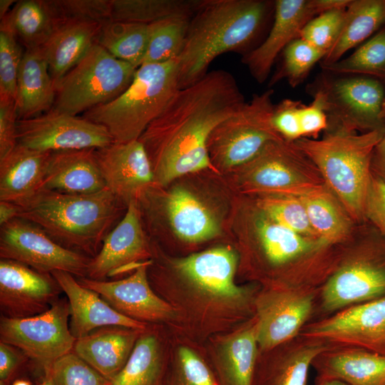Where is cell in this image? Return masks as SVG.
Masks as SVG:
<instances>
[{
  "mask_svg": "<svg viewBox=\"0 0 385 385\" xmlns=\"http://www.w3.org/2000/svg\"><path fill=\"white\" fill-rule=\"evenodd\" d=\"M245 103L235 78L225 70L210 71L178 89L139 138L155 185L163 188L184 175L215 168L207 150L209 138Z\"/></svg>",
  "mask_w": 385,
  "mask_h": 385,
  "instance_id": "cell-1",
  "label": "cell"
},
{
  "mask_svg": "<svg viewBox=\"0 0 385 385\" xmlns=\"http://www.w3.org/2000/svg\"><path fill=\"white\" fill-rule=\"evenodd\" d=\"M274 6V2L264 0H202L177 58L178 88L202 78L221 54L249 47Z\"/></svg>",
  "mask_w": 385,
  "mask_h": 385,
  "instance_id": "cell-2",
  "label": "cell"
},
{
  "mask_svg": "<svg viewBox=\"0 0 385 385\" xmlns=\"http://www.w3.org/2000/svg\"><path fill=\"white\" fill-rule=\"evenodd\" d=\"M17 205V217L34 223L62 247L91 258L128 208L106 188L88 195L40 189Z\"/></svg>",
  "mask_w": 385,
  "mask_h": 385,
  "instance_id": "cell-3",
  "label": "cell"
},
{
  "mask_svg": "<svg viewBox=\"0 0 385 385\" xmlns=\"http://www.w3.org/2000/svg\"><path fill=\"white\" fill-rule=\"evenodd\" d=\"M242 233L262 264L276 276V288L319 289L336 268L343 245L299 235L274 221L252 200Z\"/></svg>",
  "mask_w": 385,
  "mask_h": 385,
  "instance_id": "cell-4",
  "label": "cell"
},
{
  "mask_svg": "<svg viewBox=\"0 0 385 385\" xmlns=\"http://www.w3.org/2000/svg\"><path fill=\"white\" fill-rule=\"evenodd\" d=\"M384 134L385 128L361 134L335 129L327 130L320 139L301 138L294 141L317 167L325 185L354 222L365 219L371 158Z\"/></svg>",
  "mask_w": 385,
  "mask_h": 385,
  "instance_id": "cell-5",
  "label": "cell"
},
{
  "mask_svg": "<svg viewBox=\"0 0 385 385\" xmlns=\"http://www.w3.org/2000/svg\"><path fill=\"white\" fill-rule=\"evenodd\" d=\"M178 72L177 59L142 64L123 93L86 111L83 118L104 126L114 142L139 140L179 89Z\"/></svg>",
  "mask_w": 385,
  "mask_h": 385,
  "instance_id": "cell-6",
  "label": "cell"
},
{
  "mask_svg": "<svg viewBox=\"0 0 385 385\" xmlns=\"http://www.w3.org/2000/svg\"><path fill=\"white\" fill-rule=\"evenodd\" d=\"M136 70L96 43L55 85L52 108L76 115L107 103L128 88Z\"/></svg>",
  "mask_w": 385,
  "mask_h": 385,
  "instance_id": "cell-7",
  "label": "cell"
},
{
  "mask_svg": "<svg viewBox=\"0 0 385 385\" xmlns=\"http://www.w3.org/2000/svg\"><path fill=\"white\" fill-rule=\"evenodd\" d=\"M273 90L254 94L237 111L222 121L207 142L215 168L237 170L255 158L268 144L284 140L272 124Z\"/></svg>",
  "mask_w": 385,
  "mask_h": 385,
  "instance_id": "cell-8",
  "label": "cell"
},
{
  "mask_svg": "<svg viewBox=\"0 0 385 385\" xmlns=\"http://www.w3.org/2000/svg\"><path fill=\"white\" fill-rule=\"evenodd\" d=\"M353 237L344 245L336 268L319 289L320 307L325 312L385 296V245L354 241Z\"/></svg>",
  "mask_w": 385,
  "mask_h": 385,
  "instance_id": "cell-9",
  "label": "cell"
},
{
  "mask_svg": "<svg viewBox=\"0 0 385 385\" xmlns=\"http://www.w3.org/2000/svg\"><path fill=\"white\" fill-rule=\"evenodd\" d=\"M240 190L253 197H299L325 185L314 164L294 145L280 140L268 144L255 158L235 170Z\"/></svg>",
  "mask_w": 385,
  "mask_h": 385,
  "instance_id": "cell-10",
  "label": "cell"
},
{
  "mask_svg": "<svg viewBox=\"0 0 385 385\" xmlns=\"http://www.w3.org/2000/svg\"><path fill=\"white\" fill-rule=\"evenodd\" d=\"M314 88L313 94L320 99L328 118L327 130L365 133L385 128L381 117L385 99L382 81L358 75L332 79L324 76Z\"/></svg>",
  "mask_w": 385,
  "mask_h": 385,
  "instance_id": "cell-11",
  "label": "cell"
},
{
  "mask_svg": "<svg viewBox=\"0 0 385 385\" xmlns=\"http://www.w3.org/2000/svg\"><path fill=\"white\" fill-rule=\"evenodd\" d=\"M68 299L59 298L46 312L30 317H0V342L14 346L39 366L44 376L52 364L73 350Z\"/></svg>",
  "mask_w": 385,
  "mask_h": 385,
  "instance_id": "cell-12",
  "label": "cell"
},
{
  "mask_svg": "<svg viewBox=\"0 0 385 385\" xmlns=\"http://www.w3.org/2000/svg\"><path fill=\"white\" fill-rule=\"evenodd\" d=\"M0 257L41 272L64 271L76 278L86 277L91 260L62 247L36 225L20 217L0 227Z\"/></svg>",
  "mask_w": 385,
  "mask_h": 385,
  "instance_id": "cell-13",
  "label": "cell"
},
{
  "mask_svg": "<svg viewBox=\"0 0 385 385\" xmlns=\"http://www.w3.org/2000/svg\"><path fill=\"white\" fill-rule=\"evenodd\" d=\"M138 205L143 220H165L172 231L185 242H205L220 233L213 212L185 187H173L164 192L155 185Z\"/></svg>",
  "mask_w": 385,
  "mask_h": 385,
  "instance_id": "cell-14",
  "label": "cell"
},
{
  "mask_svg": "<svg viewBox=\"0 0 385 385\" xmlns=\"http://www.w3.org/2000/svg\"><path fill=\"white\" fill-rule=\"evenodd\" d=\"M18 143L41 152L101 148L113 139L103 125L53 108L40 115L19 119Z\"/></svg>",
  "mask_w": 385,
  "mask_h": 385,
  "instance_id": "cell-15",
  "label": "cell"
},
{
  "mask_svg": "<svg viewBox=\"0 0 385 385\" xmlns=\"http://www.w3.org/2000/svg\"><path fill=\"white\" fill-rule=\"evenodd\" d=\"M301 334L332 347H354L385 355V296L306 324Z\"/></svg>",
  "mask_w": 385,
  "mask_h": 385,
  "instance_id": "cell-16",
  "label": "cell"
},
{
  "mask_svg": "<svg viewBox=\"0 0 385 385\" xmlns=\"http://www.w3.org/2000/svg\"><path fill=\"white\" fill-rule=\"evenodd\" d=\"M319 289L272 287L257 299L255 332L262 351L273 349L300 334L313 314Z\"/></svg>",
  "mask_w": 385,
  "mask_h": 385,
  "instance_id": "cell-17",
  "label": "cell"
},
{
  "mask_svg": "<svg viewBox=\"0 0 385 385\" xmlns=\"http://www.w3.org/2000/svg\"><path fill=\"white\" fill-rule=\"evenodd\" d=\"M63 292L51 273L38 272L21 262L0 260L1 314L23 319L41 314Z\"/></svg>",
  "mask_w": 385,
  "mask_h": 385,
  "instance_id": "cell-18",
  "label": "cell"
},
{
  "mask_svg": "<svg viewBox=\"0 0 385 385\" xmlns=\"http://www.w3.org/2000/svg\"><path fill=\"white\" fill-rule=\"evenodd\" d=\"M152 257L138 202H130L122 220L105 237L99 252L91 258L86 277L106 280L135 270Z\"/></svg>",
  "mask_w": 385,
  "mask_h": 385,
  "instance_id": "cell-19",
  "label": "cell"
},
{
  "mask_svg": "<svg viewBox=\"0 0 385 385\" xmlns=\"http://www.w3.org/2000/svg\"><path fill=\"white\" fill-rule=\"evenodd\" d=\"M152 261H145L131 274L120 279H76L123 315L145 324L165 322L173 317L174 309L150 286L148 270Z\"/></svg>",
  "mask_w": 385,
  "mask_h": 385,
  "instance_id": "cell-20",
  "label": "cell"
},
{
  "mask_svg": "<svg viewBox=\"0 0 385 385\" xmlns=\"http://www.w3.org/2000/svg\"><path fill=\"white\" fill-rule=\"evenodd\" d=\"M98 167L108 188L125 206L138 202L155 185L152 167L139 140L113 142L95 149Z\"/></svg>",
  "mask_w": 385,
  "mask_h": 385,
  "instance_id": "cell-21",
  "label": "cell"
},
{
  "mask_svg": "<svg viewBox=\"0 0 385 385\" xmlns=\"http://www.w3.org/2000/svg\"><path fill=\"white\" fill-rule=\"evenodd\" d=\"M238 262L230 247L211 248L171 261L172 266L187 282L207 296L226 302H244L247 291L235 282Z\"/></svg>",
  "mask_w": 385,
  "mask_h": 385,
  "instance_id": "cell-22",
  "label": "cell"
},
{
  "mask_svg": "<svg viewBox=\"0 0 385 385\" xmlns=\"http://www.w3.org/2000/svg\"><path fill=\"white\" fill-rule=\"evenodd\" d=\"M274 2V21L267 36L242 59L260 83L269 76L279 53L299 38L300 31L307 22L319 15L314 0H277Z\"/></svg>",
  "mask_w": 385,
  "mask_h": 385,
  "instance_id": "cell-23",
  "label": "cell"
},
{
  "mask_svg": "<svg viewBox=\"0 0 385 385\" xmlns=\"http://www.w3.org/2000/svg\"><path fill=\"white\" fill-rule=\"evenodd\" d=\"M52 275L66 295L70 307L69 328L76 339L106 326L145 330L148 324L129 318L114 309L95 291L80 284L73 274L54 271Z\"/></svg>",
  "mask_w": 385,
  "mask_h": 385,
  "instance_id": "cell-24",
  "label": "cell"
},
{
  "mask_svg": "<svg viewBox=\"0 0 385 385\" xmlns=\"http://www.w3.org/2000/svg\"><path fill=\"white\" fill-rule=\"evenodd\" d=\"M106 188L95 148H87L51 152L40 189L88 195Z\"/></svg>",
  "mask_w": 385,
  "mask_h": 385,
  "instance_id": "cell-25",
  "label": "cell"
},
{
  "mask_svg": "<svg viewBox=\"0 0 385 385\" xmlns=\"http://www.w3.org/2000/svg\"><path fill=\"white\" fill-rule=\"evenodd\" d=\"M143 331L115 325L103 327L76 339L72 351L111 381L126 364Z\"/></svg>",
  "mask_w": 385,
  "mask_h": 385,
  "instance_id": "cell-26",
  "label": "cell"
},
{
  "mask_svg": "<svg viewBox=\"0 0 385 385\" xmlns=\"http://www.w3.org/2000/svg\"><path fill=\"white\" fill-rule=\"evenodd\" d=\"M312 366L317 377L341 380L350 385H385V355L354 347H332Z\"/></svg>",
  "mask_w": 385,
  "mask_h": 385,
  "instance_id": "cell-27",
  "label": "cell"
},
{
  "mask_svg": "<svg viewBox=\"0 0 385 385\" xmlns=\"http://www.w3.org/2000/svg\"><path fill=\"white\" fill-rule=\"evenodd\" d=\"M102 26L93 21H64L40 48L54 86L97 43Z\"/></svg>",
  "mask_w": 385,
  "mask_h": 385,
  "instance_id": "cell-28",
  "label": "cell"
},
{
  "mask_svg": "<svg viewBox=\"0 0 385 385\" xmlns=\"http://www.w3.org/2000/svg\"><path fill=\"white\" fill-rule=\"evenodd\" d=\"M63 21L56 0H21L1 19L0 31L26 49L40 48Z\"/></svg>",
  "mask_w": 385,
  "mask_h": 385,
  "instance_id": "cell-29",
  "label": "cell"
},
{
  "mask_svg": "<svg viewBox=\"0 0 385 385\" xmlns=\"http://www.w3.org/2000/svg\"><path fill=\"white\" fill-rule=\"evenodd\" d=\"M51 152L17 144L0 159V200L19 204L41 188Z\"/></svg>",
  "mask_w": 385,
  "mask_h": 385,
  "instance_id": "cell-30",
  "label": "cell"
},
{
  "mask_svg": "<svg viewBox=\"0 0 385 385\" xmlns=\"http://www.w3.org/2000/svg\"><path fill=\"white\" fill-rule=\"evenodd\" d=\"M284 344V354L270 366H255L252 385H307L314 359L332 347L322 340L301 334Z\"/></svg>",
  "mask_w": 385,
  "mask_h": 385,
  "instance_id": "cell-31",
  "label": "cell"
},
{
  "mask_svg": "<svg viewBox=\"0 0 385 385\" xmlns=\"http://www.w3.org/2000/svg\"><path fill=\"white\" fill-rule=\"evenodd\" d=\"M56 90L40 48L26 49L20 64L16 106L19 119L36 117L54 105Z\"/></svg>",
  "mask_w": 385,
  "mask_h": 385,
  "instance_id": "cell-32",
  "label": "cell"
},
{
  "mask_svg": "<svg viewBox=\"0 0 385 385\" xmlns=\"http://www.w3.org/2000/svg\"><path fill=\"white\" fill-rule=\"evenodd\" d=\"M305 207L312 228L319 238L333 245H342L354 236V220L325 185L298 197Z\"/></svg>",
  "mask_w": 385,
  "mask_h": 385,
  "instance_id": "cell-33",
  "label": "cell"
},
{
  "mask_svg": "<svg viewBox=\"0 0 385 385\" xmlns=\"http://www.w3.org/2000/svg\"><path fill=\"white\" fill-rule=\"evenodd\" d=\"M385 25V0H351L336 41L321 61L332 64Z\"/></svg>",
  "mask_w": 385,
  "mask_h": 385,
  "instance_id": "cell-34",
  "label": "cell"
},
{
  "mask_svg": "<svg viewBox=\"0 0 385 385\" xmlns=\"http://www.w3.org/2000/svg\"><path fill=\"white\" fill-rule=\"evenodd\" d=\"M167 376L160 338L148 327L136 341L126 364L109 385H165Z\"/></svg>",
  "mask_w": 385,
  "mask_h": 385,
  "instance_id": "cell-35",
  "label": "cell"
},
{
  "mask_svg": "<svg viewBox=\"0 0 385 385\" xmlns=\"http://www.w3.org/2000/svg\"><path fill=\"white\" fill-rule=\"evenodd\" d=\"M255 322L230 338L222 346L218 361L221 385H252L257 361Z\"/></svg>",
  "mask_w": 385,
  "mask_h": 385,
  "instance_id": "cell-36",
  "label": "cell"
},
{
  "mask_svg": "<svg viewBox=\"0 0 385 385\" xmlns=\"http://www.w3.org/2000/svg\"><path fill=\"white\" fill-rule=\"evenodd\" d=\"M112 21L143 24L173 17L191 18L202 0H111Z\"/></svg>",
  "mask_w": 385,
  "mask_h": 385,
  "instance_id": "cell-37",
  "label": "cell"
},
{
  "mask_svg": "<svg viewBox=\"0 0 385 385\" xmlns=\"http://www.w3.org/2000/svg\"><path fill=\"white\" fill-rule=\"evenodd\" d=\"M149 25L111 21L102 26L97 43L118 59L138 68L148 43Z\"/></svg>",
  "mask_w": 385,
  "mask_h": 385,
  "instance_id": "cell-38",
  "label": "cell"
},
{
  "mask_svg": "<svg viewBox=\"0 0 385 385\" xmlns=\"http://www.w3.org/2000/svg\"><path fill=\"white\" fill-rule=\"evenodd\" d=\"M322 68L334 74L369 76L385 83V27L348 57Z\"/></svg>",
  "mask_w": 385,
  "mask_h": 385,
  "instance_id": "cell-39",
  "label": "cell"
},
{
  "mask_svg": "<svg viewBox=\"0 0 385 385\" xmlns=\"http://www.w3.org/2000/svg\"><path fill=\"white\" fill-rule=\"evenodd\" d=\"M190 19L173 17L148 24V43L142 64L177 59L184 46Z\"/></svg>",
  "mask_w": 385,
  "mask_h": 385,
  "instance_id": "cell-40",
  "label": "cell"
},
{
  "mask_svg": "<svg viewBox=\"0 0 385 385\" xmlns=\"http://www.w3.org/2000/svg\"><path fill=\"white\" fill-rule=\"evenodd\" d=\"M257 207L278 224L308 237L320 239L313 230L301 200L294 196L261 195L252 200Z\"/></svg>",
  "mask_w": 385,
  "mask_h": 385,
  "instance_id": "cell-41",
  "label": "cell"
},
{
  "mask_svg": "<svg viewBox=\"0 0 385 385\" xmlns=\"http://www.w3.org/2000/svg\"><path fill=\"white\" fill-rule=\"evenodd\" d=\"M282 54V64L272 76L270 85L286 78L290 86H297L307 78L315 63L325 56L324 53L300 38L289 43Z\"/></svg>",
  "mask_w": 385,
  "mask_h": 385,
  "instance_id": "cell-42",
  "label": "cell"
},
{
  "mask_svg": "<svg viewBox=\"0 0 385 385\" xmlns=\"http://www.w3.org/2000/svg\"><path fill=\"white\" fill-rule=\"evenodd\" d=\"M44 378L53 385H109L103 377L73 351L58 358Z\"/></svg>",
  "mask_w": 385,
  "mask_h": 385,
  "instance_id": "cell-43",
  "label": "cell"
},
{
  "mask_svg": "<svg viewBox=\"0 0 385 385\" xmlns=\"http://www.w3.org/2000/svg\"><path fill=\"white\" fill-rule=\"evenodd\" d=\"M165 385H221L207 363L187 346L178 349L176 361Z\"/></svg>",
  "mask_w": 385,
  "mask_h": 385,
  "instance_id": "cell-44",
  "label": "cell"
},
{
  "mask_svg": "<svg viewBox=\"0 0 385 385\" xmlns=\"http://www.w3.org/2000/svg\"><path fill=\"white\" fill-rule=\"evenodd\" d=\"M346 9L332 10L315 16L304 26L299 38L326 55L339 36L344 21Z\"/></svg>",
  "mask_w": 385,
  "mask_h": 385,
  "instance_id": "cell-45",
  "label": "cell"
},
{
  "mask_svg": "<svg viewBox=\"0 0 385 385\" xmlns=\"http://www.w3.org/2000/svg\"><path fill=\"white\" fill-rule=\"evenodd\" d=\"M9 33L0 31V98L16 101L19 70L24 53Z\"/></svg>",
  "mask_w": 385,
  "mask_h": 385,
  "instance_id": "cell-46",
  "label": "cell"
},
{
  "mask_svg": "<svg viewBox=\"0 0 385 385\" xmlns=\"http://www.w3.org/2000/svg\"><path fill=\"white\" fill-rule=\"evenodd\" d=\"M64 21H93L101 25L111 20V0H56Z\"/></svg>",
  "mask_w": 385,
  "mask_h": 385,
  "instance_id": "cell-47",
  "label": "cell"
},
{
  "mask_svg": "<svg viewBox=\"0 0 385 385\" xmlns=\"http://www.w3.org/2000/svg\"><path fill=\"white\" fill-rule=\"evenodd\" d=\"M302 104L300 101L284 99L274 106L272 124L285 140L294 142L302 138L299 112Z\"/></svg>",
  "mask_w": 385,
  "mask_h": 385,
  "instance_id": "cell-48",
  "label": "cell"
},
{
  "mask_svg": "<svg viewBox=\"0 0 385 385\" xmlns=\"http://www.w3.org/2000/svg\"><path fill=\"white\" fill-rule=\"evenodd\" d=\"M16 101L0 98V159L18 144Z\"/></svg>",
  "mask_w": 385,
  "mask_h": 385,
  "instance_id": "cell-49",
  "label": "cell"
},
{
  "mask_svg": "<svg viewBox=\"0 0 385 385\" xmlns=\"http://www.w3.org/2000/svg\"><path fill=\"white\" fill-rule=\"evenodd\" d=\"M364 215L385 237V181L373 173L366 197Z\"/></svg>",
  "mask_w": 385,
  "mask_h": 385,
  "instance_id": "cell-50",
  "label": "cell"
},
{
  "mask_svg": "<svg viewBox=\"0 0 385 385\" xmlns=\"http://www.w3.org/2000/svg\"><path fill=\"white\" fill-rule=\"evenodd\" d=\"M299 115L302 138L317 139L319 134L328 128L327 114L320 99L315 95L309 105H302Z\"/></svg>",
  "mask_w": 385,
  "mask_h": 385,
  "instance_id": "cell-51",
  "label": "cell"
},
{
  "mask_svg": "<svg viewBox=\"0 0 385 385\" xmlns=\"http://www.w3.org/2000/svg\"><path fill=\"white\" fill-rule=\"evenodd\" d=\"M29 359L17 347L0 342V385H11L21 366Z\"/></svg>",
  "mask_w": 385,
  "mask_h": 385,
  "instance_id": "cell-52",
  "label": "cell"
},
{
  "mask_svg": "<svg viewBox=\"0 0 385 385\" xmlns=\"http://www.w3.org/2000/svg\"><path fill=\"white\" fill-rule=\"evenodd\" d=\"M371 169L373 174L385 181V134L374 150Z\"/></svg>",
  "mask_w": 385,
  "mask_h": 385,
  "instance_id": "cell-53",
  "label": "cell"
},
{
  "mask_svg": "<svg viewBox=\"0 0 385 385\" xmlns=\"http://www.w3.org/2000/svg\"><path fill=\"white\" fill-rule=\"evenodd\" d=\"M19 205L16 203L0 200V227L16 218Z\"/></svg>",
  "mask_w": 385,
  "mask_h": 385,
  "instance_id": "cell-54",
  "label": "cell"
},
{
  "mask_svg": "<svg viewBox=\"0 0 385 385\" xmlns=\"http://www.w3.org/2000/svg\"><path fill=\"white\" fill-rule=\"evenodd\" d=\"M16 1L1 0L0 1V19L4 18L11 9Z\"/></svg>",
  "mask_w": 385,
  "mask_h": 385,
  "instance_id": "cell-55",
  "label": "cell"
},
{
  "mask_svg": "<svg viewBox=\"0 0 385 385\" xmlns=\"http://www.w3.org/2000/svg\"><path fill=\"white\" fill-rule=\"evenodd\" d=\"M316 385H350L344 381L334 379L317 377Z\"/></svg>",
  "mask_w": 385,
  "mask_h": 385,
  "instance_id": "cell-56",
  "label": "cell"
},
{
  "mask_svg": "<svg viewBox=\"0 0 385 385\" xmlns=\"http://www.w3.org/2000/svg\"><path fill=\"white\" fill-rule=\"evenodd\" d=\"M11 385H32L31 383L26 379H16L13 381Z\"/></svg>",
  "mask_w": 385,
  "mask_h": 385,
  "instance_id": "cell-57",
  "label": "cell"
},
{
  "mask_svg": "<svg viewBox=\"0 0 385 385\" xmlns=\"http://www.w3.org/2000/svg\"><path fill=\"white\" fill-rule=\"evenodd\" d=\"M38 385H53V384L49 378H44L43 382Z\"/></svg>",
  "mask_w": 385,
  "mask_h": 385,
  "instance_id": "cell-58",
  "label": "cell"
},
{
  "mask_svg": "<svg viewBox=\"0 0 385 385\" xmlns=\"http://www.w3.org/2000/svg\"><path fill=\"white\" fill-rule=\"evenodd\" d=\"M381 118L385 120V99H384V103H383V106H382V109H381Z\"/></svg>",
  "mask_w": 385,
  "mask_h": 385,
  "instance_id": "cell-59",
  "label": "cell"
}]
</instances>
